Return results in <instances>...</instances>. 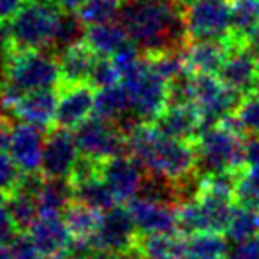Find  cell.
Segmentation results:
<instances>
[{
  "instance_id": "1",
  "label": "cell",
  "mask_w": 259,
  "mask_h": 259,
  "mask_svg": "<svg viewBox=\"0 0 259 259\" xmlns=\"http://www.w3.org/2000/svg\"><path fill=\"white\" fill-rule=\"evenodd\" d=\"M182 0H123L118 23L143 57L184 52L189 46Z\"/></svg>"
},
{
  "instance_id": "2",
  "label": "cell",
  "mask_w": 259,
  "mask_h": 259,
  "mask_svg": "<svg viewBox=\"0 0 259 259\" xmlns=\"http://www.w3.org/2000/svg\"><path fill=\"white\" fill-rule=\"evenodd\" d=\"M127 154L147 175L173 182L182 189L198 178L194 143L166 136L154 123H141L127 134Z\"/></svg>"
},
{
  "instance_id": "3",
  "label": "cell",
  "mask_w": 259,
  "mask_h": 259,
  "mask_svg": "<svg viewBox=\"0 0 259 259\" xmlns=\"http://www.w3.org/2000/svg\"><path fill=\"white\" fill-rule=\"evenodd\" d=\"M60 64L46 50L4 52L2 94L4 104L11 109L25 94L60 87Z\"/></svg>"
},
{
  "instance_id": "4",
  "label": "cell",
  "mask_w": 259,
  "mask_h": 259,
  "mask_svg": "<svg viewBox=\"0 0 259 259\" xmlns=\"http://www.w3.org/2000/svg\"><path fill=\"white\" fill-rule=\"evenodd\" d=\"M60 13L50 0H27L7 23L0 25L4 52L50 48Z\"/></svg>"
},
{
  "instance_id": "5",
  "label": "cell",
  "mask_w": 259,
  "mask_h": 259,
  "mask_svg": "<svg viewBox=\"0 0 259 259\" xmlns=\"http://www.w3.org/2000/svg\"><path fill=\"white\" fill-rule=\"evenodd\" d=\"M242 134L235 116L217 125L205 127L199 133L194 141L199 178L242 169L245 154V140Z\"/></svg>"
},
{
  "instance_id": "6",
  "label": "cell",
  "mask_w": 259,
  "mask_h": 259,
  "mask_svg": "<svg viewBox=\"0 0 259 259\" xmlns=\"http://www.w3.org/2000/svg\"><path fill=\"white\" fill-rule=\"evenodd\" d=\"M122 85L131 99V111L138 123H155L169 104L167 81L141 57L122 74Z\"/></svg>"
},
{
  "instance_id": "7",
  "label": "cell",
  "mask_w": 259,
  "mask_h": 259,
  "mask_svg": "<svg viewBox=\"0 0 259 259\" xmlns=\"http://www.w3.org/2000/svg\"><path fill=\"white\" fill-rule=\"evenodd\" d=\"M235 198L210 191L201 185L194 198L178 206L180 231L185 235L224 233L235 211Z\"/></svg>"
},
{
  "instance_id": "8",
  "label": "cell",
  "mask_w": 259,
  "mask_h": 259,
  "mask_svg": "<svg viewBox=\"0 0 259 259\" xmlns=\"http://www.w3.org/2000/svg\"><path fill=\"white\" fill-rule=\"evenodd\" d=\"M185 20L191 42L233 41L229 0H192L185 7Z\"/></svg>"
},
{
  "instance_id": "9",
  "label": "cell",
  "mask_w": 259,
  "mask_h": 259,
  "mask_svg": "<svg viewBox=\"0 0 259 259\" xmlns=\"http://www.w3.org/2000/svg\"><path fill=\"white\" fill-rule=\"evenodd\" d=\"M191 94L192 104L201 115L203 129L231 118L242 101V96L229 90L219 76L210 74H192Z\"/></svg>"
},
{
  "instance_id": "10",
  "label": "cell",
  "mask_w": 259,
  "mask_h": 259,
  "mask_svg": "<svg viewBox=\"0 0 259 259\" xmlns=\"http://www.w3.org/2000/svg\"><path fill=\"white\" fill-rule=\"evenodd\" d=\"M74 138L81 155L96 160V162H106L127 154V136L111 122L99 118L94 115L90 120L74 131Z\"/></svg>"
},
{
  "instance_id": "11",
  "label": "cell",
  "mask_w": 259,
  "mask_h": 259,
  "mask_svg": "<svg viewBox=\"0 0 259 259\" xmlns=\"http://www.w3.org/2000/svg\"><path fill=\"white\" fill-rule=\"evenodd\" d=\"M140 233L127 206H115L101 213L96 233L90 238L96 252H123L138 247Z\"/></svg>"
},
{
  "instance_id": "12",
  "label": "cell",
  "mask_w": 259,
  "mask_h": 259,
  "mask_svg": "<svg viewBox=\"0 0 259 259\" xmlns=\"http://www.w3.org/2000/svg\"><path fill=\"white\" fill-rule=\"evenodd\" d=\"M79 157L81 152L76 143L74 131L53 127L46 133L41 164L42 177L69 180Z\"/></svg>"
},
{
  "instance_id": "13",
  "label": "cell",
  "mask_w": 259,
  "mask_h": 259,
  "mask_svg": "<svg viewBox=\"0 0 259 259\" xmlns=\"http://www.w3.org/2000/svg\"><path fill=\"white\" fill-rule=\"evenodd\" d=\"M58 106L55 127L76 131L81 123L96 115L97 90L89 83L58 87Z\"/></svg>"
},
{
  "instance_id": "14",
  "label": "cell",
  "mask_w": 259,
  "mask_h": 259,
  "mask_svg": "<svg viewBox=\"0 0 259 259\" xmlns=\"http://www.w3.org/2000/svg\"><path fill=\"white\" fill-rule=\"evenodd\" d=\"M131 217L138 228L140 236L150 235H173L180 231L178 206L167 203L150 201L145 198H134L127 203Z\"/></svg>"
},
{
  "instance_id": "15",
  "label": "cell",
  "mask_w": 259,
  "mask_h": 259,
  "mask_svg": "<svg viewBox=\"0 0 259 259\" xmlns=\"http://www.w3.org/2000/svg\"><path fill=\"white\" fill-rule=\"evenodd\" d=\"M147 173L129 154L101 164V178L106 182L118 203H129L140 194Z\"/></svg>"
},
{
  "instance_id": "16",
  "label": "cell",
  "mask_w": 259,
  "mask_h": 259,
  "mask_svg": "<svg viewBox=\"0 0 259 259\" xmlns=\"http://www.w3.org/2000/svg\"><path fill=\"white\" fill-rule=\"evenodd\" d=\"M45 140L46 136H42L41 129L25 122H18L11 127L6 150L25 175L41 173Z\"/></svg>"
},
{
  "instance_id": "17",
  "label": "cell",
  "mask_w": 259,
  "mask_h": 259,
  "mask_svg": "<svg viewBox=\"0 0 259 259\" xmlns=\"http://www.w3.org/2000/svg\"><path fill=\"white\" fill-rule=\"evenodd\" d=\"M219 79L229 90L242 97L257 92L259 71L252 50L249 46L247 48H231L221 72H219Z\"/></svg>"
},
{
  "instance_id": "18",
  "label": "cell",
  "mask_w": 259,
  "mask_h": 259,
  "mask_svg": "<svg viewBox=\"0 0 259 259\" xmlns=\"http://www.w3.org/2000/svg\"><path fill=\"white\" fill-rule=\"evenodd\" d=\"M27 233L48 259H67L72 235L62 215H39Z\"/></svg>"
},
{
  "instance_id": "19",
  "label": "cell",
  "mask_w": 259,
  "mask_h": 259,
  "mask_svg": "<svg viewBox=\"0 0 259 259\" xmlns=\"http://www.w3.org/2000/svg\"><path fill=\"white\" fill-rule=\"evenodd\" d=\"M58 106V90L46 89L25 94L16 104L11 108L18 122H25L48 133L55 127V115Z\"/></svg>"
},
{
  "instance_id": "20",
  "label": "cell",
  "mask_w": 259,
  "mask_h": 259,
  "mask_svg": "<svg viewBox=\"0 0 259 259\" xmlns=\"http://www.w3.org/2000/svg\"><path fill=\"white\" fill-rule=\"evenodd\" d=\"M154 125L166 136L194 143L203 131V120L194 104H167Z\"/></svg>"
},
{
  "instance_id": "21",
  "label": "cell",
  "mask_w": 259,
  "mask_h": 259,
  "mask_svg": "<svg viewBox=\"0 0 259 259\" xmlns=\"http://www.w3.org/2000/svg\"><path fill=\"white\" fill-rule=\"evenodd\" d=\"M235 201L238 206H245L259 211V140H245L243 166L236 175Z\"/></svg>"
},
{
  "instance_id": "22",
  "label": "cell",
  "mask_w": 259,
  "mask_h": 259,
  "mask_svg": "<svg viewBox=\"0 0 259 259\" xmlns=\"http://www.w3.org/2000/svg\"><path fill=\"white\" fill-rule=\"evenodd\" d=\"M229 52H231V45L229 42H217V41L191 42L187 46V50H185L189 71L192 74L219 76Z\"/></svg>"
},
{
  "instance_id": "23",
  "label": "cell",
  "mask_w": 259,
  "mask_h": 259,
  "mask_svg": "<svg viewBox=\"0 0 259 259\" xmlns=\"http://www.w3.org/2000/svg\"><path fill=\"white\" fill-rule=\"evenodd\" d=\"M97 57L85 45L79 42L76 46H71L65 52L58 55V64H60V85H79V83H89L92 74L94 64Z\"/></svg>"
},
{
  "instance_id": "24",
  "label": "cell",
  "mask_w": 259,
  "mask_h": 259,
  "mask_svg": "<svg viewBox=\"0 0 259 259\" xmlns=\"http://www.w3.org/2000/svg\"><path fill=\"white\" fill-rule=\"evenodd\" d=\"M83 42L96 55L109 58H113L116 53H120L125 46L133 45L118 21L96 25V27H87Z\"/></svg>"
},
{
  "instance_id": "25",
  "label": "cell",
  "mask_w": 259,
  "mask_h": 259,
  "mask_svg": "<svg viewBox=\"0 0 259 259\" xmlns=\"http://www.w3.org/2000/svg\"><path fill=\"white\" fill-rule=\"evenodd\" d=\"M39 215H64L71 203H74V191L69 180L46 178L35 194Z\"/></svg>"
},
{
  "instance_id": "26",
  "label": "cell",
  "mask_w": 259,
  "mask_h": 259,
  "mask_svg": "<svg viewBox=\"0 0 259 259\" xmlns=\"http://www.w3.org/2000/svg\"><path fill=\"white\" fill-rule=\"evenodd\" d=\"M231 4V48H247L259 23V0H229ZM250 48V46H249Z\"/></svg>"
},
{
  "instance_id": "27",
  "label": "cell",
  "mask_w": 259,
  "mask_h": 259,
  "mask_svg": "<svg viewBox=\"0 0 259 259\" xmlns=\"http://www.w3.org/2000/svg\"><path fill=\"white\" fill-rule=\"evenodd\" d=\"M72 191H74V203L92 208L97 213H104V211L120 205V203L116 201L115 194L111 192V189H109L108 185H106V182L101 178V173L97 175V177H92L85 182L74 184L72 185Z\"/></svg>"
},
{
  "instance_id": "28",
  "label": "cell",
  "mask_w": 259,
  "mask_h": 259,
  "mask_svg": "<svg viewBox=\"0 0 259 259\" xmlns=\"http://www.w3.org/2000/svg\"><path fill=\"white\" fill-rule=\"evenodd\" d=\"M229 242L224 233H196L185 238V259H228Z\"/></svg>"
},
{
  "instance_id": "29",
  "label": "cell",
  "mask_w": 259,
  "mask_h": 259,
  "mask_svg": "<svg viewBox=\"0 0 259 259\" xmlns=\"http://www.w3.org/2000/svg\"><path fill=\"white\" fill-rule=\"evenodd\" d=\"M138 249L145 259H185V238L178 233L140 236Z\"/></svg>"
},
{
  "instance_id": "30",
  "label": "cell",
  "mask_w": 259,
  "mask_h": 259,
  "mask_svg": "<svg viewBox=\"0 0 259 259\" xmlns=\"http://www.w3.org/2000/svg\"><path fill=\"white\" fill-rule=\"evenodd\" d=\"M224 236L231 243L249 242L259 236V211L245 206H235Z\"/></svg>"
},
{
  "instance_id": "31",
  "label": "cell",
  "mask_w": 259,
  "mask_h": 259,
  "mask_svg": "<svg viewBox=\"0 0 259 259\" xmlns=\"http://www.w3.org/2000/svg\"><path fill=\"white\" fill-rule=\"evenodd\" d=\"M87 27L83 21L78 18L76 13H60L57 21V28H55L53 42L50 48L55 50V55H60L71 46H76L83 42L85 39Z\"/></svg>"
},
{
  "instance_id": "32",
  "label": "cell",
  "mask_w": 259,
  "mask_h": 259,
  "mask_svg": "<svg viewBox=\"0 0 259 259\" xmlns=\"http://www.w3.org/2000/svg\"><path fill=\"white\" fill-rule=\"evenodd\" d=\"M62 217H64L72 238H78V240L92 238L101 221V213L94 211L89 206L79 205V203H71Z\"/></svg>"
},
{
  "instance_id": "33",
  "label": "cell",
  "mask_w": 259,
  "mask_h": 259,
  "mask_svg": "<svg viewBox=\"0 0 259 259\" xmlns=\"http://www.w3.org/2000/svg\"><path fill=\"white\" fill-rule=\"evenodd\" d=\"M123 0H87L78 11V18L85 27L113 23L118 21Z\"/></svg>"
},
{
  "instance_id": "34",
  "label": "cell",
  "mask_w": 259,
  "mask_h": 259,
  "mask_svg": "<svg viewBox=\"0 0 259 259\" xmlns=\"http://www.w3.org/2000/svg\"><path fill=\"white\" fill-rule=\"evenodd\" d=\"M7 205H9V211L20 233L28 231L32 224L39 219V206L35 196L28 194V192L16 191L7 198Z\"/></svg>"
},
{
  "instance_id": "35",
  "label": "cell",
  "mask_w": 259,
  "mask_h": 259,
  "mask_svg": "<svg viewBox=\"0 0 259 259\" xmlns=\"http://www.w3.org/2000/svg\"><path fill=\"white\" fill-rule=\"evenodd\" d=\"M233 116L242 133L249 134V138L259 140V92L242 97Z\"/></svg>"
},
{
  "instance_id": "36",
  "label": "cell",
  "mask_w": 259,
  "mask_h": 259,
  "mask_svg": "<svg viewBox=\"0 0 259 259\" xmlns=\"http://www.w3.org/2000/svg\"><path fill=\"white\" fill-rule=\"evenodd\" d=\"M25 173L20 169L7 150H0V196L9 198L18 191Z\"/></svg>"
},
{
  "instance_id": "37",
  "label": "cell",
  "mask_w": 259,
  "mask_h": 259,
  "mask_svg": "<svg viewBox=\"0 0 259 259\" xmlns=\"http://www.w3.org/2000/svg\"><path fill=\"white\" fill-rule=\"evenodd\" d=\"M118 83H122V76H120V71L116 69L113 58L97 57L92 69V74H90L89 85H92L96 90H101L108 89V87H115Z\"/></svg>"
},
{
  "instance_id": "38",
  "label": "cell",
  "mask_w": 259,
  "mask_h": 259,
  "mask_svg": "<svg viewBox=\"0 0 259 259\" xmlns=\"http://www.w3.org/2000/svg\"><path fill=\"white\" fill-rule=\"evenodd\" d=\"M9 250L13 259H48L35 245V242L30 238L28 233H20L9 245Z\"/></svg>"
},
{
  "instance_id": "39",
  "label": "cell",
  "mask_w": 259,
  "mask_h": 259,
  "mask_svg": "<svg viewBox=\"0 0 259 259\" xmlns=\"http://www.w3.org/2000/svg\"><path fill=\"white\" fill-rule=\"evenodd\" d=\"M20 235L16 224L13 221V215L9 211L6 196H0V245L9 247L14 242V238Z\"/></svg>"
},
{
  "instance_id": "40",
  "label": "cell",
  "mask_w": 259,
  "mask_h": 259,
  "mask_svg": "<svg viewBox=\"0 0 259 259\" xmlns=\"http://www.w3.org/2000/svg\"><path fill=\"white\" fill-rule=\"evenodd\" d=\"M228 259H259V236L249 242L233 243L229 247Z\"/></svg>"
},
{
  "instance_id": "41",
  "label": "cell",
  "mask_w": 259,
  "mask_h": 259,
  "mask_svg": "<svg viewBox=\"0 0 259 259\" xmlns=\"http://www.w3.org/2000/svg\"><path fill=\"white\" fill-rule=\"evenodd\" d=\"M27 0H0V25L7 23Z\"/></svg>"
},
{
  "instance_id": "42",
  "label": "cell",
  "mask_w": 259,
  "mask_h": 259,
  "mask_svg": "<svg viewBox=\"0 0 259 259\" xmlns=\"http://www.w3.org/2000/svg\"><path fill=\"white\" fill-rule=\"evenodd\" d=\"M92 259H145L138 247L123 252H96Z\"/></svg>"
},
{
  "instance_id": "43",
  "label": "cell",
  "mask_w": 259,
  "mask_h": 259,
  "mask_svg": "<svg viewBox=\"0 0 259 259\" xmlns=\"http://www.w3.org/2000/svg\"><path fill=\"white\" fill-rule=\"evenodd\" d=\"M62 13H78L87 0H50Z\"/></svg>"
},
{
  "instance_id": "44",
  "label": "cell",
  "mask_w": 259,
  "mask_h": 259,
  "mask_svg": "<svg viewBox=\"0 0 259 259\" xmlns=\"http://www.w3.org/2000/svg\"><path fill=\"white\" fill-rule=\"evenodd\" d=\"M11 123L7 118L0 116V150H6L7 148V140H9V133H11Z\"/></svg>"
},
{
  "instance_id": "45",
  "label": "cell",
  "mask_w": 259,
  "mask_h": 259,
  "mask_svg": "<svg viewBox=\"0 0 259 259\" xmlns=\"http://www.w3.org/2000/svg\"><path fill=\"white\" fill-rule=\"evenodd\" d=\"M249 46H250V50H254V48H259V23H257L256 30H254L252 37H250V41H249Z\"/></svg>"
},
{
  "instance_id": "46",
  "label": "cell",
  "mask_w": 259,
  "mask_h": 259,
  "mask_svg": "<svg viewBox=\"0 0 259 259\" xmlns=\"http://www.w3.org/2000/svg\"><path fill=\"white\" fill-rule=\"evenodd\" d=\"M0 259H13V256H11V250H9V247H6V245H0Z\"/></svg>"
},
{
  "instance_id": "47",
  "label": "cell",
  "mask_w": 259,
  "mask_h": 259,
  "mask_svg": "<svg viewBox=\"0 0 259 259\" xmlns=\"http://www.w3.org/2000/svg\"><path fill=\"white\" fill-rule=\"evenodd\" d=\"M254 58H256V65H257V71H259V48H254Z\"/></svg>"
},
{
  "instance_id": "48",
  "label": "cell",
  "mask_w": 259,
  "mask_h": 259,
  "mask_svg": "<svg viewBox=\"0 0 259 259\" xmlns=\"http://www.w3.org/2000/svg\"><path fill=\"white\" fill-rule=\"evenodd\" d=\"M257 92H259V89H257Z\"/></svg>"
}]
</instances>
